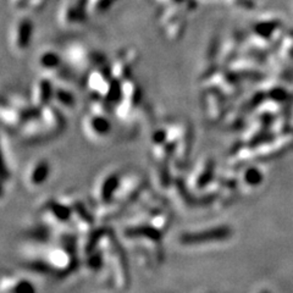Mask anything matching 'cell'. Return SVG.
<instances>
[{"label":"cell","instance_id":"10","mask_svg":"<svg viewBox=\"0 0 293 293\" xmlns=\"http://www.w3.org/2000/svg\"><path fill=\"white\" fill-rule=\"evenodd\" d=\"M37 68L40 75L54 79H59L64 76V59L55 50L47 49L37 55Z\"/></svg>","mask_w":293,"mask_h":293},{"label":"cell","instance_id":"17","mask_svg":"<svg viewBox=\"0 0 293 293\" xmlns=\"http://www.w3.org/2000/svg\"><path fill=\"white\" fill-rule=\"evenodd\" d=\"M262 178H263L262 174H260L257 169H252V170H249L247 173V181L249 183H254V184L259 183L260 181H262Z\"/></svg>","mask_w":293,"mask_h":293},{"label":"cell","instance_id":"11","mask_svg":"<svg viewBox=\"0 0 293 293\" xmlns=\"http://www.w3.org/2000/svg\"><path fill=\"white\" fill-rule=\"evenodd\" d=\"M54 88H55V83L52 78L47 77V76L40 75V77L34 81L32 86L31 101L36 109H42L53 103Z\"/></svg>","mask_w":293,"mask_h":293},{"label":"cell","instance_id":"14","mask_svg":"<svg viewBox=\"0 0 293 293\" xmlns=\"http://www.w3.org/2000/svg\"><path fill=\"white\" fill-rule=\"evenodd\" d=\"M88 10V0H76L75 3L65 5L60 18L66 26L81 25L87 17Z\"/></svg>","mask_w":293,"mask_h":293},{"label":"cell","instance_id":"1","mask_svg":"<svg viewBox=\"0 0 293 293\" xmlns=\"http://www.w3.org/2000/svg\"><path fill=\"white\" fill-rule=\"evenodd\" d=\"M99 247L105 265L103 282L117 291H125L130 286V271L126 254L115 232L107 227L101 228Z\"/></svg>","mask_w":293,"mask_h":293},{"label":"cell","instance_id":"15","mask_svg":"<svg viewBox=\"0 0 293 293\" xmlns=\"http://www.w3.org/2000/svg\"><path fill=\"white\" fill-rule=\"evenodd\" d=\"M53 104L56 105L61 111H72L76 108V97L69 88L61 85H55Z\"/></svg>","mask_w":293,"mask_h":293},{"label":"cell","instance_id":"3","mask_svg":"<svg viewBox=\"0 0 293 293\" xmlns=\"http://www.w3.org/2000/svg\"><path fill=\"white\" fill-rule=\"evenodd\" d=\"M123 171L117 169L105 170L95 178L91 193V203L93 213L109 205L119 190Z\"/></svg>","mask_w":293,"mask_h":293},{"label":"cell","instance_id":"13","mask_svg":"<svg viewBox=\"0 0 293 293\" xmlns=\"http://www.w3.org/2000/svg\"><path fill=\"white\" fill-rule=\"evenodd\" d=\"M36 287L31 280L16 274H0V292L9 293H33Z\"/></svg>","mask_w":293,"mask_h":293},{"label":"cell","instance_id":"8","mask_svg":"<svg viewBox=\"0 0 293 293\" xmlns=\"http://www.w3.org/2000/svg\"><path fill=\"white\" fill-rule=\"evenodd\" d=\"M33 36V22L27 17H21L12 25L10 33V47L16 54L22 55L31 46Z\"/></svg>","mask_w":293,"mask_h":293},{"label":"cell","instance_id":"12","mask_svg":"<svg viewBox=\"0 0 293 293\" xmlns=\"http://www.w3.org/2000/svg\"><path fill=\"white\" fill-rule=\"evenodd\" d=\"M231 236L230 228L227 227H216L210 230L200 232H191V234H183L180 237V243L182 246H196V244H203L206 242L222 241Z\"/></svg>","mask_w":293,"mask_h":293},{"label":"cell","instance_id":"6","mask_svg":"<svg viewBox=\"0 0 293 293\" xmlns=\"http://www.w3.org/2000/svg\"><path fill=\"white\" fill-rule=\"evenodd\" d=\"M65 61L68 65L71 66L75 70H82V71H89L95 66L100 65L105 62V59L99 53L91 52L87 48L73 44L71 47H68V50L65 53Z\"/></svg>","mask_w":293,"mask_h":293},{"label":"cell","instance_id":"18","mask_svg":"<svg viewBox=\"0 0 293 293\" xmlns=\"http://www.w3.org/2000/svg\"><path fill=\"white\" fill-rule=\"evenodd\" d=\"M16 3H17V5L20 6V8H27L28 5H33L38 8V6H40V3H42V0H15Z\"/></svg>","mask_w":293,"mask_h":293},{"label":"cell","instance_id":"7","mask_svg":"<svg viewBox=\"0 0 293 293\" xmlns=\"http://www.w3.org/2000/svg\"><path fill=\"white\" fill-rule=\"evenodd\" d=\"M52 175V164L48 159H36L25 171V186L30 191H37L48 182Z\"/></svg>","mask_w":293,"mask_h":293},{"label":"cell","instance_id":"9","mask_svg":"<svg viewBox=\"0 0 293 293\" xmlns=\"http://www.w3.org/2000/svg\"><path fill=\"white\" fill-rule=\"evenodd\" d=\"M137 65V53L133 49H123L109 62L111 76L116 81L122 82L132 77L133 68Z\"/></svg>","mask_w":293,"mask_h":293},{"label":"cell","instance_id":"16","mask_svg":"<svg viewBox=\"0 0 293 293\" xmlns=\"http://www.w3.org/2000/svg\"><path fill=\"white\" fill-rule=\"evenodd\" d=\"M10 173H9L8 166H6V162L3 155L2 148H0V200L3 199L5 193V183L10 180Z\"/></svg>","mask_w":293,"mask_h":293},{"label":"cell","instance_id":"2","mask_svg":"<svg viewBox=\"0 0 293 293\" xmlns=\"http://www.w3.org/2000/svg\"><path fill=\"white\" fill-rule=\"evenodd\" d=\"M38 219L55 234L77 235L72 224V210L62 197L43 202L38 209Z\"/></svg>","mask_w":293,"mask_h":293},{"label":"cell","instance_id":"4","mask_svg":"<svg viewBox=\"0 0 293 293\" xmlns=\"http://www.w3.org/2000/svg\"><path fill=\"white\" fill-rule=\"evenodd\" d=\"M142 100V91L139 86L130 77L121 82L120 98L114 108V113L120 120H129L133 116L137 108L139 107Z\"/></svg>","mask_w":293,"mask_h":293},{"label":"cell","instance_id":"5","mask_svg":"<svg viewBox=\"0 0 293 293\" xmlns=\"http://www.w3.org/2000/svg\"><path fill=\"white\" fill-rule=\"evenodd\" d=\"M82 129L89 141L99 143L110 136L113 125L107 113L89 110L82 121Z\"/></svg>","mask_w":293,"mask_h":293}]
</instances>
